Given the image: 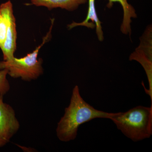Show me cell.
I'll list each match as a JSON object with an SVG mask.
<instances>
[{
	"instance_id": "cell-11",
	"label": "cell",
	"mask_w": 152,
	"mask_h": 152,
	"mask_svg": "<svg viewBox=\"0 0 152 152\" xmlns=\"http://www.w3.org/2000/svg\"><path fill=\"white\" fill-rule=\"evenodd\" d=\"M8 70L6 69L0 70V98L3 97L10 91V83L7 76Z\"/></svg>"
},
{
	"instance_id": "cell-8",
	"label": "cell",
	"mask_w": 152,
	"mask_h": 152,
	"mask_svg": "<svg viewBox=\"0 0 152 152\" xmlns=\"http://www.w3.org/2000/svg\"><path fill=\"white\" fill-rule=\"evenodd\" d=\"M108 3L107 7L111 9L115 2L119 3L122 7L124 11V18L122 23L121 27V31L123 34L126 35L129 34L131 37L132 34V28L131 23H132V18L137 17L136 11L132 5L128 2L127 0H107Z\"/></svg>"
},
{
	"instance_id": "cell-2",
	"label": "cell",
	"mask_w": 152,
	"mask_h": 152,
	"mask_svg": "<svg viewBox=\"0 0 152 152\" xmlns=\"http://www.w3.org/2000/svg\"><path fill=\"white\" fill-rule=\"evenodd\" d=\"M110 119L133 141L149 138L152 135V104L151 107L137 106L124 113H113Z\"/></svg>"
},
{
	"instance_id": "cell-7",
	"label": "cell",
	"mask_w": 152,
	"mask_h": 152,
	"mask_svg": "<svg viewBox=\"0 0 152 152\" xmlns=\"http://www.w3.org/2000/svg\"><path fill=\"white\" fill-rule=\"evenodd\" d=\"M88 0H31V5L37 7H45L49 10L60 8L69 11H73Z\"/></svg>"
},
{
	"instance_id": "cell-10",
	"label": "cell",
	"mask_w": 152,
	"mask_h": 152,
	"mask_svg": "<svg viewBox=\"0 0 152 152\" xmlns=\"http://www.w3.org/2000/svg\"><path fill=\"white\" fill-rule=\"evenodd\" d=\"M12 3L9 1L0 5V48L2 49L5 40L8 27L7 10Z\"/></svg>"
},
{
	"instance_id": "cell-9",
	"label": "cell",
	"mask_w": 152,
	"mask_h": 152,
	"mask_svg": "<svg viewBox=\"0 0 152 152\" xmlns=\"http://www.w3.org/2000/svg\"><path fill=\"white\" fill-rule=\"evenodd\" d=\"M129 60H135L140 63L144 68L148 77L149 83V89L145 88V91L150 96L152 104V59L148 58L143 52L137 48L135 51L131 54Z\"/></svg>"
},
{
	"instance_id": "cell-4",
	"label": "cell",
	"mask_w": 152,
	"mask_h": 152,
	"mask_svg": "<svg viewBox=\"0 0 152 152\" xmlns=\"http://www.w3.org/2000/svg\"><path fill=\"white\" fill-rule=\"evenodd\" d=\"M20 127L14 109L0 98V148L8 143Z\"/></svg>"
},
{
	"instance_id": "cell-5",
	"label": "cell",
	"mask_w": 152,
	"mask_h": 152,
	"mask_svg": "<svg viewBox=\"0 0 152 152\" xmlns=\"http://www.w3.org/2000/svg\"><path fill=\"white\" fill-rule=\"evenodd\" d=\"M7 19L8 27L5 40L1 49L4 61H9L14 58V53L16 49V25L12 3L8 9Z\"/></svg>"
},
{
	"instance_id": "cell-1",
	"label": "cell",
	"mask_w": 152,
	"mask_h": 152,
	"mask_svg": "<svg viewBox=\"0 0 152 152\" xmlns=\"http://www.w3.org/2000/svg\"><path fill=\"white\" fill-rule=\"evenodd\" d=\"M113 113L99 110L87 103L80 94L77 86L72 91L70 103L65 110L64 116L58 123L56 133L61 141L73 140L80 126L96 118L110 119Z\"/></svg>"
},
{
	"instance_id": "cell-6",
	"label": "cell",
	"mask_w": 152,
	"mask_h": 152,
	"mask_svg": "<svg viewBox=\"0 0 152 152\" xmlns=\"http://www.w3.org/2000/svg\"><path fill=\"white\" fill-rule=\"evenodd\" d=\"M88 9L87 16L85 20L81 23H76L73 22L72 23L68 25L69 30L72 29L77 26H85L88 28L94 29L96 27V33L99 41L102 42L103 41L104 34L101 23L98 18L96 8H95V0H88Z\"/></svg>"
},
{
	"instance_id": "cell-3",
	"label": "cell",
	"mask_w": 152,
	"mask_h": 152,
	"mask_svg": "<svg viewBox=\"0 0 152 152\" xmlns=\"http://www.w3.org/2000/svg\"><path fill=\"white\" fill-rule=\"evenodd\" d=\"M54 20L53 18L51 19V25L49 31L43 39L42 43L32 53L20 58L14 57L9 61L0 62V70L6 69L8 70V75L12 77L21 78L26 81L35 80L43 73L42 59L41 58L38 59V56L41 48L51 38Z\"/></svg>"
}]
</instances>
